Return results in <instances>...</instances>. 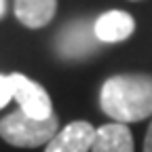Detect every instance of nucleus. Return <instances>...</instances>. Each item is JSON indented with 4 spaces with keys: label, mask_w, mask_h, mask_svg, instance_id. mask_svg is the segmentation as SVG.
Instances as JSON below:
<instances>
[{
    "label": "nucleus",
    "mask_w": 152,
    "mask_h": 152,
    "mask_svg": "<svg viewBox=\"0 0 152 152\" xmlns=\"http://www.w3.org/2000/svg\"><path fill=\"white\" fill-rule=\"evenodd\" d=\"M93 30L99 42H123L135 30V19L125 11H108L95 19Z\"/></svg>",
    "instance_id": "obj_6"
},
{
    "label": "nucleus",
    "mask_w": 152,
    "mask_h": 152,
    "mask_svg": "<svg viewBox=\"0 0 152 152\" xmlns=\"http://www.w3.org/2000/svg\"><path fill=\"white\" fill-rule=\"evenodd\" d=\"M99 106L114 123H140L152 116V76L116 74L102 85Z\"/></svg>",
    "instance_id": "obj_1"
},
{
    "label": "nucleus",
    "mask_w": 152,
    "mask_h": 152,
    "mask_svg": "<svg viewBox=\"0 0 152 152\" xmlns=\"http://www.w3.org/2000/svg\"><path fill=\"white\" fill-rule=\"evenodd\" d=\"M4 15V0H0V17Z\"/></svg>",
    "instance_id": "obj_11"
},
{
    "label": "nucleus",
    "mask_w": 152,
    "mask_h": 152,
    "mask_svg": "<svg viewBox=\"0 0 152 152\" xmlns=\"http://www.w3.org/2000/svg\"><path fill=\"white\" fill-rule=\"evenodd\" d=\"M144 152H152V123H150V127H148L146 140H144Z\"/></svg>",
    "instance_id": "obj_10"
},
{
    "label": "nucleus",
    "mask_w": 152,
    "mask_h": 152,
    "mask_svg": "<svg viewBox=\"0 0 152 152\" xmlns=\"http://www.w3.org/2000/svg\"><path fill=\"white\" fill-rule=\"evenodd\" d=\"M95 127L85 121H74L57 131L47 144L45 152H91Z\"/></svg>",
    "instance_id": "obj_5"
},
{
    "label": "nucleus",
    "mask_w": 152,
    "mask_h": 152,
    "mask_svg": "<svg viewBox=\"0 0 152 152\" xmlns=\"http://www.w3.org/2000/svg\"><path fill=\"white\" fill-rule=\"evenodd\" d=\"M57 131H59V123L53 114L49 118H32L17 110L0 121V137L17 148L47 146Z\"/></svg>",
    "instance_id": "obj_2"
},
{
    "label": "nucleus",
    "mask_w": 152,
    "mask_h": 152,
    "mask_svg": "<svg viewBox=\"0 0 152 152\" xmlns=\"http://www.w3.org/2000/svg\"><path fill=\"white\" fill-rule=\"evenodd\" d=\"M57 11V0H15V17L30 30L49 26Z\"/></svg>",
    "instance_id": "obj_8"
},
{
    "label": "nucleus",
    "mask_w": 152,
    "mask_h": 152,
    "mask_svg": "<svg viewBox=\"0 0 152 152\" xmlns=\"http://www.w3.org/2000/svg\"><path fill=\"white\" fill-rule=\"evenodd\" d=\"M91 152H133V135L127 125L108 123L95 129Z\"/></svg>",
    "instance_id": "obj_7"
},
{
    "label": "nucleus",
    "mask_w": 152,
    "mask_h": 152,
    "mask_svg": "<svg viewBox=\"0 0 152 152\" xmlns=\"http://www.w3.org/2000/svg\"><path fill=\"white\" fill-rule=\"evenodd\" d=\"M11 87H13V99L19 104V110L32 118H49L53 114V104L49 93L42 85L28 78L23 74H9Z\"/></svg>",
    "instance_id": "obj_4"
},
{
    "label": "nucleus",
    "mask_w": 152,
    "mask_h": 152,
    "mask_svg": "<svg viewBox=\"0 0 152 152\" xmlns=\"http://www.w3.org/2000/svg\"><path fill=\"white\" fill-rule=\"evenodd\" d=\"M95 21L89 19H74L66 23L55 38V51L64 59H83L97 51V36L93 30Z\"/></svg>",
    "instance_id": "obj_3"
},
{
    "label": "nucleus",
    "mask_w": 152,
    "mask_h": 152,
    "mask_svg": "<svg viewBox=\"0 0 152 152\" xmlns=\"http://www.w3.org/2000/svg\"><path fill=\"white\" fill-rule=\"evenodd\" d=\"M11 99H13L11 78H9V76H4V74H0V108H4Z\"/></svg>",
    "instance_id": "obj_9"
}]
</instances>
